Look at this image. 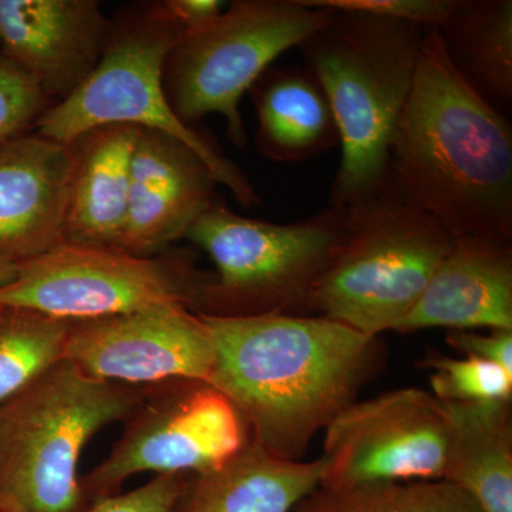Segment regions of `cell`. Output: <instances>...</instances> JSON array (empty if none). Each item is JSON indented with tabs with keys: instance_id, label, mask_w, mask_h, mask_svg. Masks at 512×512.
Masks as SVG:
<instances>
[{
	"instance_id": "cell-30",
	"label": "cell",
	"mask_w": 512,
	"mask_h": 512,
	"mask_svg": "<svg viewBox=\"0 0 512 512\" xmlns=\"http://www.w3.org/2000/svg\"><path fill=\"white\" fill-rule=\"evenodd\" d=\"M18 272V264L15 262L0 261V286H5L13 281Z\"/></svg>"
},
{
	"instance_id": "cell-20",
	"label": "cell",
	"mask_w": 512,
	"mask_h": 512,
	"mask_svg": "<svg viewBox=\"0 0 512 512\" xmlns=\"http://www.w3.org/2000/svg\"><path fill=\"white\" fill-rule=\"evenodd\" d=\"M441 404L447 420L441 480L483 512H512L511 402Z\"/></svg>"
},
{
	"instance_id": "cell-26",
	"label": "cell",
	"mask_w": 512,
	"mask_h": 512,
	"mask_svg": "<svg viewBox=\"0 0 512 512\" xmlns=\"http://www.w3.org/2000/svg\"><path fill=\"white\" fill-rule=\"evenodd\" d=\"M457 0H302L312 8H328L340 12H359L382 18L402 20L424 29L444 25Z\"/></svg>"
},
{
	"instance_id": "cell-15",
	"label": "cell",
	"mask_w": 512,
	"mask_h": 512,
	"mask_svg": "<svg viewBox=\"0 0 512 512\" xmlns=\"http://www.w3.org/2000/svg\"><path fill=\"white\" fill-rule=\"evenodd\" d=\"M74 154L39 134L0 146V261H29L64 241Z\"/></svg>"
},
{
	"instance_id": "cell-5",
	"label": "cell",
	"mask_w": 512,
	"mask_h": 512,
	"mask_svg": "<svg viewBox=\"0 0 512 512\" xmlns=\"http://www.w3.org/2000/svg\"><path fill=\"white\" fill-rule=\"evenodd\" d=\"M345 210L339 247L303 313L382 336L413 311L456 237L387 187Z\"/></svg>"
},
{
	"instance_id": "cell-18",
	"label": "cell",
	"mask_w": 512,
	"mask_h": 512,
	"mask_svg": "<svg viewBox=\"0 0 512 512\" xmlns=\"http://www.w3.org/2000/svg\"><path fill=\"white\" fill-rule=\"evenodd\" d=\"M323 471L322 457L282 460L251 441L222 466L187 476L170 512H292Z\"/></svg>"
},
{
	"instance_id": "cell-10",
	"label": "cell",
	"mask_w": 512,
	"mask_h": 512,
	"mask_svg": "<svg viewBox=\"0 0 512 512\" xmlns=\"http://www.w3.org/2000/svg\"><path fill=\"white\" fill-rule=\"evenodd\" d=\"M109 457L80 480L87 505L113 497L136 474H200L252 441L247 421L214 384L175 379L147 386Z\"/></svg>"
},
{
	"instance_id": "cell-7",
	"label": "cell",
	"mask_w": 512,
	"mask_h": 512,
	"mask_svg": "<svg viewBox=\"0 0 512 512\" xmlns=\"http://www.w3.org/2000/svg\"><path fill=\"white\" fill-rule=\"evenodd\" d=\"M345 217V208L329 207L305 220L275 224L241 217L218 200L185 235L215 265L197 313L217 318L303 313L339 247Z\"/></svg>"
},
{
	"instance_id": "cell-23",
	"label": "cell",
	"mask_w": 512,
	"mask_h": 512,
	"mask_svg": "<svg viewBox=\"0 0 512 512\" xmlns=\"http://www.w3.org/2000/svg\"><path fill=\"white\" fill-rule=\"evenodd\" d=\"M292 512H483L444 480L396 481L353 487H318Z\"/></svg>"
},
{
	"instance_id": "cell-22",
	"label": "cell",
	"mask_w": 512,
	"mask_h": 512,
	"mask_svg": "<svg viewBox=\"0 0 512 512\" xmlns=\"http://www.w3.org/2000/svg\"><path fill=\"white\" fill-rule=\"evenodd\" d=\"M70 323L0 305V406L62 362Z\"/></svg>"
},
{
	"instance_id": "cell-25",
	"label": "cell",
	"mask_w": 512,
	"mask_h": 512,
	"mask_svg": "<svg viewBox=\"0 0 512 512\" xmlns=\"http://www.w3.org/2000/svg\"><path fill=\"white\" fill-rule=\"evenodd\" d=\"M47 100L28 74L0 55V146L36 124Z\"/></svg>"
},
{
	"instance_id": "cell-28",
	"label": "cell",
	"mask_w": 512,
	"mask_h": 512,
	"mask_svg": "<svg viewBox=\"0 0 512 512\" xmlns=\"http://www.w3.org/2000/svg\"><path fill=\"white\" fill-rule=\"evenodd\" d=\"M447 343L461 356L487 360L512 373V329H493L488 333L450 330Z\"/></svg>"
},
{
	"instance_id": "cell-17",
	"label": "cell",
	"mask_w": 512,
	"mask_h": 512,
	"mask_svg": "<svg viewBox=\"0 0 512 512\" xmlns=\"http://www.w3.org/2000/svg\"><path fill=\"white\" fill-rule=\"evenodd\" d=\"M138 136L140 128L109 126L96 128L72 144L64 241L120 249Z\"/></svg>"
},
{
	"instance_id": "cell-2",
	"label": "cell",
	"mask_w": 512,
	"mask_h": 512,
	"mask_svg": "<svg viewBox=\"0 0 512 512\" xmlns=\"http://www.w3.org/2000/svg\"><path fill=\"white\" fill-rule=\"evenodd\" d=\"M383 187L426 211L456 238L512 241L511 123L456 72L437 29L424 36Z\"/></svg>"
},
{
	"instance_id": "cell-3",
	"label": "cell",
	"mask_w": 512,
	"mask_h": 512,
	"mask_svg": "<svg viewBox=\"0 0 512 512\" xmlns=\"http://www.w3.org/2000/svg\"><path fill=\"white\" fill-rule=\"evenodd\" d=\"M426 33L402 20L335 10L328 25L298 47L339 128L342 160L330 207L348 208L383 187Z\"/></svg>"
},
{
	"instance_id": "cell-13",
	"label": "cell",
	"mask_w": 512,
	"mask_h": 512,
	"mask_svg": "<svg viewBox=\"0 0 512 512\" xmlns=\"http://www.w3.org/2000/svg\"><path fill=\"white\" fill-rule=\"evenodd\" d=\"M113 22L96 0H0V55L63 100L93 73Z\"/></svg>"
},
{
	"instance_id": "cell-12",
	"label": "cell",
	"mask_w": 512,
	"mask_h": 512,
	"mask_svg": "<svg viewBox=\"0 0 512 512\" xmlns=\"http://www.w3.org/2000/svg\"><path fill=\"white\" fill-rule=\"evenodd\" d=\"M63 359L93 379L128 386L175 379L210 383L214 348L198 313L160 305L70 323Z\"/></svg>"
},
{
	"instance_id": "cell-19",
	"label": "cell",
	"mask_w": 512,
	"mask_h": 512,
	"mask_svg": "<svg viewBox=\"0 0 512 512\" xmlns=\"http://www.w3.org/2000/svg\"><path fill=\"white\" fill-rule=\"evenodd\" d=\"M258 128L255 147L276 163H305L340 144L332 107L305 66H271L249 90Z\"/></svg>"
},
{
	"instance_id": "cell-21",
	"label": "cell",
	"mask_w": 512,
	"mask_h": 512,
	"mask_svg": "<svg viewBox=\"0 0 512 512\" xmlns=\"http://www.w3.org/2000/svg\"><path fill=\"white\" fill-rule=\"evenodd\" d=\"M439 33L464 82L507 117L512 109L511 0H457Z\"/></svg>"
},
{
	"instance_id": "cell-11",
	"label": "cell",
	"mask_w": 512,
	"mask_h": 512,
	"mask_svg": "<svg viewBox=\"0 0 512 512\" xmlns=\"http://www.w3.org/2000/svg\"><path fill=\"white\" fill-rule=\"evenodd\" d=\"M325 431L319 487L443 477L446 412L426 390L407 387L356 400Z\"/></svg>"
},
{
	"instance_id": "cell-8",
	"label": "cell",
	"mask_w": 512,
	"mask_h": 512,
	"mask_svg": "<svg viewBox=\"0 0 512 512\" xmlns=\"http://www.w3.org/2000/svg\"><path fill=\"white\" fill-rule=\"evenodd\" d=\"M335 10L302 0H235L207 28L183 36L164 64L171 107L191 126L220 114L232 144H248L239 103L278 57L299 47ZM192 127V126H191Z\"/></svg>"
},
{
	"instance_id": "cell-14",
	"label": "cell",
	"mask_w": 512,
	"mask_h": 512,
	"mask_svg": "<svg viewBox=\"0 0 512 512\" xmlns=\"http://www.w3.org/2000/svg\"><path fill=\"white\" fill-rule=\"evenodd\" d=\"M218 185L190 147L157 131L140 130L121 251L153 256L185 238L194 222L220 200Z\"/></svg>"
},
{
	"instance_id": "cell-29",
	"label": "cell",
	"mask_w": 512,
	"mask_h": 512,
	"mask_svg": "<svg viewBox=\"0 0 512 512\" xmlns=\"http://www.w3.org/2000/svg\"><path fill=\"white\" fill-rule=\"evenodd\" d=\"M222 0H167L160 3L161 13L174 23L184 36L200 32L220 18L227 9Z\"/></svg>"
},
{
	"instance_id": "cell-16",
	"label": "cell",
	"mask_w": 512,
	"mask_h": 512,
	"mask_svg": "<svg viewBox=\"0 0 512 512\" xmlns=\"http://www.w3.org/2000/svg\"><path fill=\"white\" fill-rule=\"evenodd\" d=\"M512 329V241L457 237L413 311L394 332Z\"/></svg>"
},
{
	"instance_id": "cell-24",
	"label": "cell",
	"mask_w": 512,
	"mask_h": 512,
	"mask_svg": "<svg viewBox=\"0 0 512 512\" xmlns=\"http://www.w3.org/2000/svg\"><path fill=\"white\" fill-rule=\"evenodd\" d=\"M431 370L433 396L440 403L511 402L512 373L477 357L434 355L423 360Z\"/></svg>"
},
{
	"instance_id": "cell-9",
	"label": "cell",
	"mask_w": 512,
	"mask_h": 512,
	"mask_svg": "<svg viewBox=\"0 0 512 512\" xmlns=\"http://www.w3.org/2000/svg\"><path fill=\"white\" fill-rule=\"evenodd\" d=\"M211 279L191 249L136 256L63 241L18 264L13 281L0 286V305L69 322L160 305H183L197 313Z\"/></svg>"
},
{
	"instance_id": "cell-31",
	"label": "cell",
	"mask_w": 512,
	"mask_h": 512,
	"mask_svg": "<svg viewBox=\"0 0 512 512\" xmlns=\"http://www.w3.org/2000/svg\"><path fill=\"white\" fill-rule=\"evenodd\" d=\"M0 512H20L18 508L13 507L12 504L6 503V501L0 500Z\"/></svg>"
},
{
	"instance_id": "cell-1",
	"label": "cell",
	"mask_w": 512,
	"mask_h": 512,
	"mask_svg": "<svg viewBox=\"0 0 512 512\" xmlns=\"http://www.w3.org/2000/svg\"><path fill=\"white\" fill-rule=\"evenodd\" d=\"M210 330V383L235 404L252 441L301 461L313 437L383 370L382 336L319 315L217 318Z\"/></svg>"
},
{
	"instance_id": "cell-6",
	"label": "cell",
	"mask_w": 512,
	"mask_h": 512,
	"mask_svg": "<svg viewBox=\"0 0 512 512\" xmlns=\"http://www.w3.org/2000/svg\"><path fill=\"white\" fill-rule=\"evenodd\" d=\"M183 36L158 5L113 23L109 45L96 69L70 96L40 116L37 134L72 146L101 127L157 131L190 147L239 205L255 207L261 198L244 171L210 138L181 121L165 93V60Z\"/></svg>"
},
{
	"instance_id": "cell-4",
	"label": "cell",
	"mask_w": 512,
	"mask_h": 512,
	"mask_svg": "<svg viewBox=\"0 0 512 512\" xmlns=\"http://www.w3.org/2000/svg\"><path fill=\"white\" fill-rule=\"evenodd\" d=\"M146 392L57 363L0 406V500L20 512L82 511L84 447L104 426L126 421Z\"/></svg>"
},
{
	"instance_id": "cell-27",
	"label": "cell",
	"mask_w": 512,
	"mask_h": 512,
	"mask_svg": "<svg viewBox=\"0 0 512 512\" xmlns=\"http://www.w3.org/2000/svg\"><path fill=\"white\" fill-rule=\"evenodd\" d=\"M185 480V474H158L131 493L104 498L80 512H170Z\"/></svg>"
}]
</instances>
